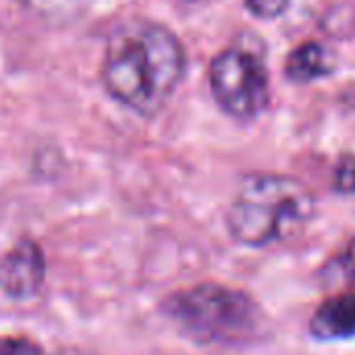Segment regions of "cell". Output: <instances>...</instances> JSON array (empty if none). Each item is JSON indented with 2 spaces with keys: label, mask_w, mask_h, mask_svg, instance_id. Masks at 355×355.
Returning a JSON list of instances; mask_svg holds the SVG:
<instances>
[{
  "label": "cell",
  "mask_w": 355,
  "mask_h": 355,
  "mask_svg": "<svg viewBox=\"0 0 355 355\" xmlns=\"http://www.w3.org/2000/svg\"><path fill=\"white\" fill-rule=\"evenodd\" d=\"M185 67L187 54L173 29L146 17H131L110 31L100 77L119 104L154 116L177 92Z\"/></svg>",
  "instance_id": "cell-1"
},
{
  "label": "cell",
  "mask_w": 355,
  "mask_h": 355,
  "mask_svg": "<svg viewBox=\"0 0 355 355\" xmlns=\"http://www.w3.org/2000/svg\"><path fill=\"white\" fill-rule=\"evenodd\" d=\"M173 327L191 343L214 349H248L272 335L260 302L225 283H198L173 291L160 306Z\"/></svg>",
  "instance_id": "cell-2"
},
{
  "label": "cell",
  "mask_w": 355,
  "mask_h": 355,
  "mask_svg": "<svg viewBox=\"0 0 355 355\" xmlns=\"http://www.w3.org/2000/svg\"><path fill=\"white\" fill-rule=\"evenodd\" d=\"M316 216V198L289 175L252 173L241 179L225 214L231 239L250 250H266L297 239Z\"/></svg>",
  "instance_id": "cell-3"
},
{
  "label": "cell",
  "mask_w": 355,
  "mask_h": 355,
  "mask_svg": "<svg viewBox=\"0 0 355 355\" xmlns=\"http://www.w3.org/2000/svg\"><path fill=\"white\" fill-rule=\"evenodd\" d=\"M208 83L216 104L239 121L256 119L270 102V81L262 54L243 46L225 48L212 58Z\"/></svg>",
  "instance_id": "cell-4"
},
{
  "label": "cell",
  "mask_w": 355,
  "mask_h": 355,
  "mask_svg": "<svg viewBox=\"0 0 355 355\" xmlns=\"http://www.w3.org/2000/svg\"><path fill=\"white\" fill-rule=\"evenodd\" d=\"M46 283V258L31 239H21L0 258V291L15 302L40 295Z\"/></svg>",
  "instance_id": "cell-5"
},
{
  "label": "cell",
  "mask_w": 355,
  "mask_h": 355,
  "mask_svg": "<svg viewBox=\"0 0 355 355\" xmlns=\"http://www.w3.org/2000/svg\"><path fill=\"white\" fill-rule=\"evenodd\" d=\"M308 333L320 343L349 341L355 337V291L341 289L318 304L308 322Z\"/></svg>",
  "instance_id": "cell-6"
},
{
  "label": "cell",
  "mask_w": 355,
  "mask_h": 355,
  "mask_svg": "<svg viewBox=\"0 0 355 355\" xmlns=\"http://www.w3.org/2000/svg\"><path fill=\"white\" fill-rule=\"evenodd\" d=\"M335 71V56L320 42L300 44L285 60V75L295 83H312Z\"/></svg>",
  "instance_id": "cell-7"
},
{
  "label": "cell",
  "mask_w": 355,
  "mask_h": 355,
  "mask_svg": "<svg viewBox=\"0 0 355 355\" xmlns=\"http://www.w3.org/2000/svg\"><path fill=\"white\" fill-rule=\"evenodd\" d=\"M320 277L331 287L355 285V237L324 264Z\"/></svg>",
  "instance_id": "cell-8"
},
{
  "label": "cell",
  "mask_w": 355,
  "mask_h": 355,
  "mask_svg": "<svg viewBox=\"0 0 355 355\" xmlns=\"http://www.w3.org/2000/svg\"><path fill=\"white\" fill-rule=\"evenodd\" d=\"M92 2L94 0H23L27 8L52 21H69L81 17Z\"/></svg>",
  "instance_id": "cell-9"
},
{
  "label": "cell",
  "mask_w": 355,
  "mask_h": 355,
  "mask_svg": "<svg viewBox=\"0 0 355 355\" xmlns=\"http://www.w3.org/2000/svg\"><path fill=\"white\" fill-rule=\"evenodd\" d=\"M333 187L341 196H355V154L352 152L339 156L333 173Z\"/></svg>",
  "instance_id": "cell-10"
},
{
  "label": "cell",
  "mask_w": 355,
  "mask_h": 355,
  "mask_svg": "<svg viewBox=\"0 0 355 355\" xmlns=\"http://www.w3.org/2000/svg\"><path fill=\"white\" fill-rule=\"evenodd\" d=\"M291 0H245L248 10L258 19H279L287 12Z\"/></svg>",
  "instance_id": "cell-11"
},
{
  "label": "cell",
  "mask_w": 355,
  "mask_h": 355,
  "mask_svg": "<svg viewBox=\"0 0 355 355\" xmlns=\"http://www.w3.org/2000/svg\"><path fill=\"white\" fill-rule=\"evenodd\" d=\"M0 355H42V349L29 339H0Z\"/></svg>",
  "instance_id": "cell-12"
},
{
  "label": "cell",
  "mask_w": 355,
  "mask_h": 355,
  "mask_svg": "<svg viewBox=\"0 0 355 355\" xmlns=\"http://www.w3.org/2000/svg\"><path fill=\"white\" fill-rule=\"evenodd\" d=\"M56 355H92V354H87V352H83V349H79V347H64V349H60Z\"/></svg>",
  "instance_id": "cell-13"
}]
</instances>
